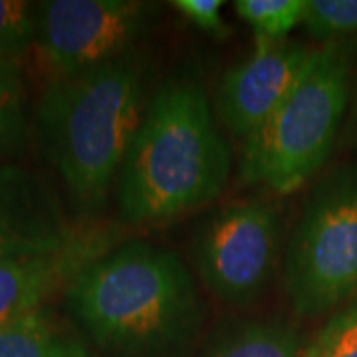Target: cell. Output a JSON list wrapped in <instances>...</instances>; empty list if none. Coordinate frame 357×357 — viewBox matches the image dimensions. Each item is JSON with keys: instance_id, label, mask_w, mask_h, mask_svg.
Returning a JSON list of instances; mask_svg holds the SVG:
<instances>
[{"instance_id": "5bb4252c", "label": "cell", "mask_w": 357, "mask_h": 357, "mask_svg": "<svg viewBox=\"0 0 357 357\" xmlns=\"http://www.w3.org/2000/svg\"><path fill=\"white\" fill-rule=\"evenodd\" d=\"M24 133V88L20 66L0 64V161L22 147Z\"/></svg>"}, {"instance_id": "8992f818", "label": "cell", "mask_w": 357, "mask_h": 357, "mask_svg": "<svg viewBox=\"0 0 357 357\" xmlns=\"http://www.w3.org/2000/svg\"><path fill=\"white\" fill-rule=\"evenodd\" d=\"M36 8V46L58 77L89 72L143 36L153 6L137 0H50Z\"/></svg>"}, {"instance_id": "9c48e42d", "label": "cell", "mask_w": 357, "mask_h": 357, "mask_svg": "<svg viewBox=\"0 0 357 357\" xmlns=\"http://www.w3.org/2000/svg\"><path fill=\"white\" fill-rule=\"evenodd\" d=\"M76 236L36 175L0 165V260L60 250Z\"/></svg>"}, {"instance_id": "e0dca14e", "label": "cell", "mask_w": 357, "mask_h": 357, "mask_svg": "<svg viewBox=\"0 0 357 357\" xmlns=\"http://www.w3.org/2000/svg\"><path fill=\"white\" fill-rule=\"evenodd\" d=\"M302 24L316 38L357 34V0H306Z\"/></svg>"}, {"instance_id": "8fae6325", "label": "cell", "mask_w": 357, "mask_h": 357, "mask_svg": "<svg viewBox=\"0 0 357 357\" xmlns=\"http://www.w3.org/2000/svg\"><path fill=\"white\" fill-rule=\"evenodd\" d=\"M204 357H302V351L286 324L248 319L225 328Z\"/></svg>"}, {"instance_id": "9a60e30c", "label": "cell", "mask_w": 357, "mask_h": 357, "mask_svg": "<svg viewBox=\"0 0 357 357\" xmlns=\"http://www.w3.org/2000/svg\"><path fill=\"white\" fill-rule=\"evenodd\" d=\"M36 6L26 0H0V64L20 66L36 42Z\"/></svg>"}, {"instance_id": "30bf717a", "label": "cell", "mask_w": 357, "mask_h": 357, "mask_svg": "<svg viewBox=\"0 0 357 357\" xmlns=\"http://www.w3.org/2000/svg\"><path fill=\"white\" fill-rule=\"evenodd\" d=\"M100 255L96 246L76 238L54 252L0 260V328L38 312L44 300Z\"/></svg>"}, {"instance_id": "2e32d148", "label": "cell", "mask_w": 357, "mask_h": 357, "mask_svg": "<svg viewBox=\"0 0 357 357\" xmlns=\"http://www.w3.org/2000/svg\"><path fill=\"white\" fill-rule=\"evenodd\" d=\"M302 357H357V298L324 324Z\"/></svg>"}, {"instance_id": "3957f363", "label": "cell", "mask_w": 357, "mask_h": 357, "mask_svg": "<svg viewBox=\"0 0 357 357\" xmlns=\"http://www.w3.org/2000/svg\"><path fill=\"white\" fill-rule=\"evenodd\" d=\"M137 64L121 56L89 72L56 77L38 103L46 153L76 201L100 206L143 119Z\"/></svg>"}, {"instance_id": "ba28073f", "label": "cell", "mask_w": 357, "mask_h": 357, "mask_svg": "<svg viewBox=\"0 0 357 357\" xmlns=\"http://www.w3.org/2000/svg\"><path fill=\"white\" fill-rule=\"evenodd\" d=\"M312 52L306 46L256 36L255 52L220 79L218 119L246 139L286 98Z\"/></svg>"}, {"instance_id": "7a4b0ae2", "label": "cell", "mask_w": 357, "mask_h": 357, "mask_svg": "<svg viewBox=\"0 0 357 357\" xmlns=\"http://www.w3.org/2000/svg\"><path fill=\"white\" fill-rule=\"evenodd\" d=\"M66 298L98 344L128 354L178 344L201 321L187 266L165 248L139 241L93 258L68 284Z\"/></svg>"}, {"instance_id": "7c38bea8", "label": "cell", "mask_w": 357, "mask_h": 357, "mask_svg": "<svg viewBox=\"0 0 357 357\" xmlns=\"http://www.w3.org/2000/svg\"><path fill=\"white\" fill-rule=\"evenodd\" d=\"M0 357H89L82 345L60 333L42 312L0 328Z\"/></svg>"}, {"instance_id": "5b68a950", "label": "cell", "mask_w": 357, "mask_h": 357, "mask_svg": "<svg viewBox=\"0 0 357 357\" xmlns=\"http://www.w3.org/2000/svg\"><path fill=\"white\" fill-rule=\"evenodd\" d=\"M284 288L302 316L357 294V175H333L312 192L284 256Z\"/></svg>"}, {"instance_id": "52a82bcc", "label": "cell", "mask_w": 357, "mask_h": 357, "mask_svg": "<svg viewBox=\"0 0 357 357\" xmlns=\"http://www.w3.org/2000/svg\"><path fill=\"white\" fill-rule=\"evenodd\" d=\"M278 211L246 201L218 211L197 243V266L211 292L229 304H248L266 288L278 260Z\"/></svg>"}, {"instance_id": "ac0fdd59", "label": "cell", "mask_w": 357, "mask_h": 357, "mask_svg": "<svg viewBox=\"0 0 357 357\" xmlns=\"http://www.w3.org/2000/svg\"><path fill=\"white\" fill-rule=\"evenodd\" d=\"M171 4L204 32L215 34L218 38H225L229 34V28L220 16L222 0H175Z\"/></svg>"}, {"instance_id": "6da1fadb", "label": "cell", "mask_w": 357, "mask_h": 357, "mask_svg": "<svg viewBox=\"0 0 357 357\" xmlns=\"http://www.w3.org/2000/svg\"><path fill=\"white\" fill-rule=\"evenodd\" d=\"M230 151L201 86L169 82L155 93L119 171L117 203L131 225H155L213 201Z\"/></svg>"}, {"instance_id": "277c9868", "label": "cell", "mask_w": 357, "mask_h": 357, "mask_svg": "<svg viewBox=\"0 0 357 357\" xmlns=\"http://www.w3.org/2000/svg\"><path fill=\"white\" fill-rule=\"evenodd\" d=\"M347 79L349 56L342 44L328 42L312 52L286 98L246 137L243 181L286 195L314 177L332 151Z\"/></svg>"}, {"instance_id": "4fadbf2b", "label": "cell", "mask_w": 357, "mask_h": 357, "mask_svg": "<svg viewBox=\"0 0 357 357\" xmlns=\"http://www.w3.org/2000/svg\"><path fill=\"white\" fill-rule=\"evenodd\" d=\"M234 10L255 28L256 36L284 40L304 22L306 0H238Z\"/></svg>"}]
</instances>
